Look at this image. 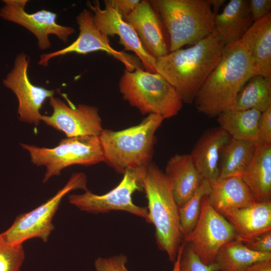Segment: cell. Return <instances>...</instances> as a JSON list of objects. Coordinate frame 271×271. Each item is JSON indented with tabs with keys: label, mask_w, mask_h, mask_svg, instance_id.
<instances>
[{
	"label": "cell",
	"mask_w": 271,
	"mask_h": 271,
	"mask_svg": "<svg viewBox=\"0 0 271 271\" xmlns=\"http://www.w3.org/2000/svg\"><path fill=\"white\" fill-rule=\"evenodd\" d=\"M225 46L213 33L190 47L156 59V72L174 88L183 103L191 104L219 62Z\"/></svg>",
	"instance_id": "6da1fadb"
},
{
	"label": "cell",
	"mask_w": 271,
	"mask_h": 271,
	"mask_svg": "<svg viewBox=\"0 0 271 271\" xmlns=\"http://www.w3.org/2000/svg\"><path fill=\"white\" fill-rule=\"evenodd\" d=\"M255 75L250 54L240 41L225 46L219 62L195 96V107L209 117L232 109L241 88Z\"/></svg>",
	"instance_id": "7a4b0ae2"
},
{
	"label": "cell",
	"mask_w": 271,
	"mask_h": 271,
	"mask_svg": "<svg viewBox=\"0 0 271 271\" xmlns=\"http://www.w3.org/2000/svg\"><path fill=\"white\" fill-rule=\"evenodd\" d=\"M143 189L148 202L149 223L155 226L158 246L175 262L183 235L172 183L165 172L151 163L146 167Z\"/></svg>",
	"instance_id": "3957f363"
},
{
	"label": "cell",
	"mask_w": 271,
	"mask_h": 271,
	"mask_svg": "<svg viewBox=\"0 0 271 271\" xmlns=\"http://www.w3.org/2000/svg\"><path fill=\"white\" fill-rule=\"evenodd\" d=\"M165 119L148 114L138 124L120 130L103 129L99 136L104 161L119 173L150 163L156 142L155 133Z\"/></svg>",
	"instance_id": "277c9868"
},
{
	"label": "cell",
	"mask_w": 271,
	"mask_h": 271,
	"mask_svg": "<svg viewBox=\"0 0 271 271\" xmlns=\"http://www.w3.org/2000/svg\"><path fill=\"white\" fill-rule=\"evenodd\" d=\"M169 36L170 52L194 45L214 33L209 0H151Z\"/></svg>",
	"instance_id": "5b68a950"
},
{
	"label": "cell",
	"mask_w": 271,
	"mask_h": 271,
	"mask_svg": "<svg viewBox=\"0 0 271 271\" xmlns=\"http://www.w3.org/2000/svg\"><path fill=\"white\" fill-rule=\"evenodd\" d=\"M118 87L123 98L143 114H158L167 119L176 115L183 106L179 93L157 73L142 68L125 70Z\"/></svg>",
	"instance_id": "8992f818"
},
{
	"label": "cell",
	"mask_w": 271,
	"mask_h": 271,
	"mask_svg": "<svg viewBox=\"0 0 271 271\" xmlns=\"http://www.w3.org/2000/svg\"><path fill=\"white\" fill-rule=\"evenodd\" d=\"M27 150L31 162L37 166H44L46 171L43 183L60 175L64 169L74 165L91 166L104 161L99 136H82L62 139L53 148H40L21 144Z\"/></svg>",
	"instance_id": "52a82bcc"
},
{
	"label": "cell",
	"mask_w": 271,
	"mask_h": 271,
	"mask_svg": "<svg viewBox=\"0 0 271 271\" xmlns=\"http://www.w3.org/2000/svg\"><path fill=\"white\" fill-rule=\"evenodd\" d=\"M88 190L87 177L82 172L73 173L65 185L52 197L32 211L17 216L12 225L1 233L5 240L12 244H23L29 239L39 238L47 242L54 229L53 218L62 198L76 189Z\"/></svg>",
	"instance_id": "ba28073f"
},
{
	"label": "cell",
	"mask_w": 271,
	"mask_h": 271,
	"mask_svg": "<svg viewBox=\"0 0 271 271\" xmlns=\"http://www.w3.org/2000/svg\"><path fill=\"white\" fill-rule=\"evenodd\" d=\"M147 167L127 169L120 183L113 189L103 195H97L87 190L82 194H72L69 202L81 211L93 214L124 211L146 219L149 222L147 208L132 202V195L136 191L143 190V180Z\"/></svg>",
	"instance_id": "9c48e42d"
},
{
	"label": "cell",
	"mask_w": 271,
	"mask_h": 271,
	"mask_svg": "<svg viewBox=\"0 0 271 271\" xmlns=\"http://www.w3.org/2000/svg\"><path fill=\"white\" fill-rule=\"evenodd\" d=\"M236 238L230 223L210 204L208 196L202 201L201 211L194 228L183 238L201 261L206 265L214 263L219 249Z\"/></svg>",
	"instance_id": "30bf717a"
},
{
	"label": "cell",
	"mask_w": 271,
	"mask_h": 271,
	"mask_svg": "<svg viewBox=\"0 0 271 271\" xmlns=\"http://www.w3.org/2000/svg\"><path fill=\"white\" fill-rule=\"evenodd\" d=\"M76 22L79 29L77 39L62 49L41 55L39 65L47 66L50 59L69 53L85 55L93 52L103 51L121 62L126 71H133L142 68V65L139 59L112 47L108 37L95 26L92 14L89 10H82L77 16Z\"/></svg>",
	"instance_id": "8fae6325"
},
{
	"label": "cell",
	"mask_w": 271,
	"mask_h": 271,
	"mask_svg": "<svg viewBox=\"0 0 271 271\" xmlns=\"http://www.w3.org/2000/svg\"><path fill=\"white\" fill-rule=\"evenodd\" d=\"M29 60L25 53L22 52L18 54L13 68L3 83L15 93L18 99L19 119L38 125L42 116L40 109L45 101L54 96L55 91L32 83L28 74Z\"/></svg>",
	"instance_id": "7c38bea8"
},
{
	"label": "cell",
	"mask_w": 271,
	"mask_h": 271,
	"mask_svg": "<svg viewBox=\"0 0 271 271\" xmlns=\"http://www.w3.org/2000/svg\"><path fill=\"white\" fill-rule=\"evenodd\" d=\"M4 6L0 9V17L8 21L17 24L30 31L38 40L41 50L49 48L51 45L50 35L57 36L64 43L75 32L71 27L59 25L56 22L57 14L42 10L29 14L25 11L27 0H4Z\"/></svg>",
	"instance_id": "4fadbf2b"
},
{
	"label": "cell",
	"mask_w": 271,
	"mask_h": 271,
	"mask_svg": "<svg viewBox=\"0 0 271 271\" xmlns=\"http://www.w3.org/2000/svg\"><path fill=\"white\" fill-rule=\"evenodd\" d=\"M53 109L50 115H42L41 121L55 129L64 132L67 138L99 136L103 129L97 107L79 104H66L61 99L49 98Z\"/></svg>",
	"instance_id": "5bb4252c"
},
{
	"label": "cell",
	"mask_w": 271,
	"mask_h": 271,
	"mask_svg": "<svg viewBox=\"0 0 271 271\" xmlns=\"http://www.w3.org/2000/svg\"><path fill=\"white\" fill-rule=\"evenodd\" d=\"M104 9L100 7L97 1L87 3L96 28L108 37L118 36L119 43L123 46L124 50L133 52L146 70L157 73L156 58L144 48L134 29L123 20L121 14L111 5L109 0L104 1Z\"/></svg>",
	"instance_id": "9a60e30c"
},
{
	"label": "cell",
	"mask_w": 271,
	"mask_h": 271,
	"mask_svg": "<svg viewBox=\"0 0 271 271\" xmlns=\"http://www.w3.org/2000/svg\"><path fill=\"white\" fill-rule=\"evenodd\" d=\"M123 19L134 29L144 48L152 57L157 59L170 52L167 31L150 1H141Z\"/></svg>",
	"instance_id": "2e32d148"
},
{
	"label": "cell",
	"mask_w": 271,
	"mask_h": 271,
	"mask_svg": "<svg viewBox=\"0 0 271 271\" xmlns=\"http://www.w3.org/2000/svg\"><path fill=\"white\" fill-rule=\"evenodd\" d=\"M231 139L220 126L211 128L202 134L190 154L197 171L209 182L219 177L221 153Z\"/></svg>",
	"instance_id": "e0dca14e"
},
{
	"label": "cell",
	"mask_w": 271,
	"mask_h": 271,
	"mask_svg": "<svg viewBox=\"0 0 271 271\" xmlns=\"http://www.w3.org/2000/svg\"><path fill=\"white\" fill-rule=\"evenodd\" d=\"M220 214L233 227L236 238L242 242L271 230V201L226 210Z\"/></svg>",
	"instance_id": "ac0fdd59"
},
{
	"label": "cell",
	"mask_w": 271,
	"mask_h": 271,
	"mask_svg": "<svg viewBox=\"0 0 271 271\" xmlns=\"http://www.w3.org/2000/svg\"><path fill=\"white\" fill-rule=\"evenodd\" d=\"M253 23L248 0H230L214 16L213 32L225 46L229 45L239 41Z\"/></svg>",
	"instance_id": "d6986e66"
},
{
	"label": "cell",
	"mask_w": 271,
	"mask_h": 271,
	"mask_svg": "<svg viewBox=\"0 0 271 271\" xmlns=\"http://www.w3.org/2000/svg\"><path fill=\"white\" fill-rule=\"evenodd\" d=\"M165 173L171 180L176 202L182 206L193 195L204 178L190 154H176L168 161Z\"/></svg>",
	"instance_id": "ffe728a7"
},
{
	"label": "cell",
	"mask_w": 271,
	"mask_h": 271,
	"mask_svg": "<svg viewBox=\"0 0 271 271\" xmlns=\"http://www.w3.org/2000/svg\"><path fill=\"white\" fill-rule=\"evenodd\" d=\"M249 51L256 75L271 78V13L254 22L239 41Z\"/></svg>",
	"instance_id": "44dd1931"
},
{
	"label": "cell",
	"mask_w": 271,
	"mask_h": 271,
	"mask_svg": "<svg viewBox=\"0 0 271 271\" xmlns=\"http://www.w3.org/2000/svg\"><path fill=\"white\" fill-rule=\"evenodd\" d=\"M208 195L212 206L219 213L231 209L245 207L256 203L241 177L218 178L209 182Z\"/></svg>",
	"instance_id": "7402d4cb"
},
{
	"label": "cell",
	"mask_w": 271,
	"mask_h": 271,
	"mask_svg": "<svg viewBox=\"0 0 271 271\" xmlns=\"http://www.w3.org/2000/svg\"><path fill=\"white\" fill-rule=\"evenodd\" d=\"M241 177L256 202L271 201V144H257L254 157Z\"/></svg>",
	"instance_id": "603a6c76"
},
{
	"label": "cell",
	"mask_w": 271,
	"mask_h": 271,
	"mask_svg": "<svg viewBox=\"0 0 271 271\" xmlns=\"http://www.w3.org/2000/svg\"><path fill=\"white\" fill-rule=\"evenodd\" d=\"M270 259L271 253L251 250L235 238L219 249L214 264L217 271H241L254 262Z\"/></svg>",
	"instance_id": "cb8c5ba5"
},
{
	"label": "cell",
	"mask_w": 271,
	"mask_h": 271,
	"mask_svg": "<svg viewBox=\"0 0 271 271\" xmlns=\"http://www.w3.org/2000/svg\"><path fill=\"white\" fill-rule=\"evenodd\" d=\"M257 143L231 138L222 150L218 178L241 177L250 164Z\"/></svg>",
	"instance_id": "d4e9b609"
},
{
	"label": "cell",
	"mask_w": 271,
	"mask_h": 271,
	"mask_svg": "<svg viewBox=\"0 0 271 271\" xmlns=\"http://www.w3.org/2000/svg\"><path fill=\"white\" fill-rule=\"evenodd\" d=\"M261 113L255 109H231L220 113L217 120L219 126L231 138L257 143Z\"/></svg>",
	"instance_id": "484cf974"
},
{
	"label": "cell",
	"mask_w": 271,
	"mask_h": 271,
	"mask_svg": "<svg viewBox=\"0 0 271 271\" xmlns=\"http://www.w3.org/2000/svg\"><path fill=\"white\" fill-rule=\"evenodd\" d=\"M271 106V78L251 77L237 94L232 109H255L262 112Z\"/></svg>",
	"instance_id": "4316f807"
},
{
	"label": "cell",
	"mask_w": 271,
	"mask_h": 271,
	"mask_svg": "<svg viewBox=\"0 0 271 271\" xmlns=\"http://www.w3.org/2000/svg\"><path fill=\"white\" fill-rule=\"evenodd\" d=\"M211 191L209 182L204 179L191 197L179 208L180 229L183 238L195 227L199 217L203 198Z\"/></svg>",
	"instance_id": "83f0119b"
},
{
	"label": "cell",
	"mask_w": 271,
	"mask_h": 271,
	"mask_svg": "<svg viewBox=\"0 0 271 271\" xmlns=\"http://www.w3.org/2000/svg\"><path fill=\"white\" fill-rule=\"evenodd\" d=\"M25 257L22 244L9 243L0 233V271H20Z\"/></svg>",
	"instance_id": "f1b7e54d"
},
{
	"label": "cell",
	"mask_w": 271,
	"mask_h": 271,
	"mask_svg": "<svg viewBox=\"0 0 271 271\" xmlns=\"http://www.w3.org/2000/svg\"><path fill=\"white\" fill-rule=\"evenodd\" d=\"M183 243L179 259V271H217L214 264H205L188 244Z\"/></svg>",
	"instance_id": "f546056e"
},
{
	"label": "cell",
	"mask_w": 271,
	"mask_h": 271,
	"mask_svg": "<svg viewBox=\"0 0 271 271\" xmlns=\"http://www.w3.org/2000/svg\"><path fill=\"white\" fill-rule=\"evenodd\" d=\"M127 257L119 254L108 257H98L94 262L96 271H128L125 266Z\"/></svg>",
	"instance_id": "4dcf8cb0"
},
{
	"label": "cell",
	"mask_w": 271,
	"mask_h": 271,
	"mask_svg": "<svg viewBox=\"0 0 271 271\" xmlns=\"http://www.w3.org/2000/svg\"><path fill=\"white\" fill-rule=\"evenodd\" d=\"M251 250L271 253V230L267 231L243 242Z\"/></svg>",
	"instance_id": "1f68e13d"
},
{
	"label": "cell",
	"mask_w": 271,
	"mask_h": 271,
	"mask_svg": "<svg viewBox=\"0 0 271 271\" xmlns=\"http://www.w3.org/2000/svg\"><path fill=\"white\" fill-rule=\"evenodd\" d=\"M271 144V106L261 113L258 127V142Z\"/></svg>",
	"instance_id": "d6a6232c"
},
{
	"label": "cell",
	"mask_w": 271,
	"mask_h": 271,
	"mask_svg": "<svg viewBox=\"0 0 271 271\" xmlns=\"http://www.w3.org/2000/svg\"><path fill=\"white\" fill-rule=\"evenodd\" d=\"M248 3L249 12L253 22L271 13L270 0H248Z\"/></svg>",
	"instance_id": "836d02e7"
},
{
	"label": "cell",
	"mask_w": 271,
	"mask_h": 271,
	"mask_svg": "<svg viewBox=\"0 0 271 271\" xmlns=\"http://www.w3.org/2000/svg\"><path fill=\"white\" fill-rule=\"evenodd\" d=\"M111 5L122 17L132 11L140 2V0H109Z\"/></svg>",
	"instance_id": "e575fe53"
},
{
	"label": "cell",
	"mask_w": 271,
	"mask_h": 271,
	"mask_svg": "<svg viewBox=\"0 0 271 271\" xmlns=\"http://www.w3.org/2000/svg\"><path fill=\"white\" fill-rule=\"evenodd\" d=\"M241 271H271V259L254 262Z\"/></svg>",
	"instance_id": "d590c367"
},
{
	"label": "cell",
	"mask_w": 271,
	"mask_h": 271,
	"mask_svg": "<svg viewBox=\"0 0 271 271\" xmlns=\"http://www.w3.org/2000/svg\"><path fill=\"white\" fill-rule=\"evenodd\" d=\"M225 2V0H209L214 16L218 14L220 8Z\"/></svg>",
	"instance_id": "8d00e7d4"
},
{
	"label": "cell",
	"mask_w": 271,
	"mask_h": 271,
	"mask_svg": "<svg viewBox=\"0 0 271 271\" xmlns=\"http://www.w3.org/2000/svg\"><path fill=\"white\" fill-rule=\"evenodd\" d=\"M183 243L181 244L179 248L177 257H176V260L174 262L175 263H174L173 271H179V259H180L181 252L183 248Z\"/></svg>",
	"instance_id": "74e56055"
}]
</instances>
